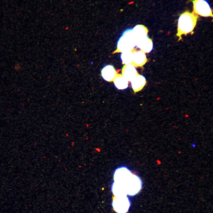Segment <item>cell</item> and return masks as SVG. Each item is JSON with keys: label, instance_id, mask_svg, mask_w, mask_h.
<instances>
[{"label": "cell", "instance_id": "obj_7", "mask_svg": "<svg viewBox=\"0 0 213 213\" xmlns=\"http://www.w3.org/2000/svg\"><path fill=\"white\" fill-rule=\"evenodd\" d=\"M146 83L145 78L142 75H136L131 81V86L135 92L141 90Z\"/></svg>", "mask_w": 213, "mask_h": 213}, {"label": "cell", "instance_id": "obj_12", "mask_svg": "<svg viewBox=\"0 0 213 213\" xmlns=\"http://www.w3.org/2000/svg\"><path fill=\"white\" fill-rule=\"evenodd\" d=\"M133 53L131 51H128L122 52L120 59L123 63L126 65L130 64L133 61Z\"/></svg>", "mask_w": 213, "mask_h": 213}, {"label": "cell", "instance_id": "obj_2", "mask_svg": "<svg viewBox=\"0 0 213 213\" xmlns=\"http://www.w3.org/2000/svg\"><path fill=\"white\" fill-rule=\"evenodd\" d=\"M133 29H127L122 34L117 43V50L122 52L131 51L136 46L135 39L132 33Z\"/></svg>", "mask_w": 213, "mask_h": 213}, {"label": "cell", "instance_id": "obj_8", "mask_svg": "<svg viewBox=\"0 0 213 213\" xmlns=\"http://www.w3.org/2000/svg\"><path fill=\"white\" fill-rule=\"evenodd\" d=\"M135 47L144 52L149 53L152 50L153 42L151 40L148 36L137 43Z\"/></svg>", "mask_w": 213, "mask_h": 213}, {"label": "cell", "instance_id": "obj_11", "mask_svg": "<svg viewBox=\"0 0 213 213\" xmlns=\"http://www.w3.org/2000/svg\"><path fill=\"white\" fill-rule=\"evenodd\" d=\"M114 80V85L118 89L124 90L128 88V81L123 76L121 75L117 76Z\"/></svg>", "mask_w": 213, "mask_h": 213}, {"label": "cell", "instance_id": "obj_3", "mask_svg": "<svg viewBox=\"0 0 213 213\" xmlns=\"http://www.w3.org/2000/svg\"><path fill=\"white\" fill-rule=\"evenodd\" d=\"M193 12L203 17H213L212 10L208 0H194Z\"/></svg>", "mask_w": 213, "mask_h": 213}, {"label": "cell", "instance_id": "obj_1", "mask_svg": "<svg viewBox=\"0 0 213 213\" xmlns=\"http://www.w3.org/2000/svg\"><path fill=\"white\" fill-rule=\"evenodd\" d=\"M199 17L193 12L190 13L186 10L181 14L178 19L177 36L179 37L178 41L182 39L181 36H185L191 33L196 24Z\"/></svg>", "mask_w": 213, "mask_h": 213}, {"label": "cell", "instance_id": "obj_9", "mask_svg": "<svg viewBox=\"0 0 213 213\" xmlns=\"http://www.w3.org/2000/svg\"><path fill=\"white\" fill-rule=\"evenodd\" d=\"M123 77L128 81H131L137 75L136 69L132 64L126 65L122 71Z\"/></svg>", "mask_w": 213, "mask_h": 213}, {"label": "cell", "instance_id": "obj_5", "mask_svg": "<svg viewBox=\"0 0 213 213\" xmlns=\"http://www.w3.org/2000/svg\"><path fill=\"white\" fill-rule=\"evenodd\" d=\"M132 32L136 44L148 37V30L146 27L142 25H136L133 29Z\"/></svg>", "mask_w": 213, "mask_h": 213}, {"label": "cell", "instance_id": "obj_4", "mask_svg": "<svg viewBox=\"0 0 213 213\" xmlns=\"http://www.w3.org/2000/svg\"><path fill=\"white\" fill-rule=\"evenodd\" d=\"M130 200L127 196H114L113 198L112 206L117 213H127L131 205Z\"/></svg>", "mask_w": 213, "mask_h": 213}, {"label": "cell", "instance_id": "obj_6", "mask_svg": "<svg viewBox=\"0 0 213 213\" xmlns=\"http://www.w3.org/2000/svg\"><path fill=\"white\" fill-rule=\"evenodd\" d=\"M116 71L113 66L107 65L104 67L101 71V75L103 78L107 81H111L116 77Z\"/></svg>", "mask_w": 213, "mask_h": 213}, {"label": "cell", "instance_id": "obj_10", "mask_svg": "<svg viewBox=\"0 0 213 213\" xmlns=\"http://www.w3.org/2000/svg\"><path fill=\"white\" fill-rule=\"evenodd\" d=\"M133 61L138 66H141L144 65L147 61L145 54L142 51H135L133 54Z\"/></svg>", "mask_w": 213, "mask_h": 213}]
</instances>
